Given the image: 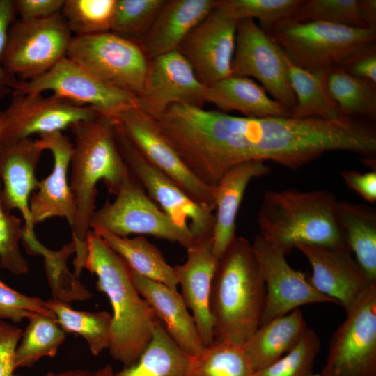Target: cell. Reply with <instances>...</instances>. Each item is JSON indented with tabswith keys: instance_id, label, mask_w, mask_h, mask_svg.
I'll use <instances>...</instances> for the list:
<instances>
[{
	"instance_id": "cell-1",
	"label": "cell",
	"mask_w": 376,
	"mask_h": 376,
	"mask_svg": "<svg viewBox=\"0 0 376 376\" xmlns=\"http://www.w3.org/2000/svg\"><path fill=\"white\" fill-rule=\"evenodd\" d=\"M176 143L190 171L214 187L230 168L249 160L296 169L331 151L373 157L376 130L357 118H252L191 105L179 118Z\"/></svg>"
},
{
	"instance_id": "cell-2",
	"label": "cell",
	"mask_w": 376,
	"mask_h": 376,
	"mask_svg": "<svg viewBox=\"0 0 376 376\" xmlns=\"http://www.w3.org/2000/svg\"><path fill=\"white\" fill-rule=\"evenodd\" d=\"M116 123L115 118L98 115L69 128L75 137L69 182L76 211L71 229L75 248L74 276L77 279L87 255L90 220L96 210V185L102 180L109 192L116 195L129 171L117 145Z\"/></svg>"
},
{
	"instance_id": "cell-3",
	"label": "cell",
	"mask_w": 376,
	"mask_h": 376,
	"mask_svg": "<svg viewBox=\"0 0 376 376\" xmlns=\"http://www.w3.org/2000/svg\"><path fill=\"white\" fill-rule=\"evenodd\" d=\"M86 242L84 268L97 276V288L107 296L113 310L109 353L127 367L150 343L157 319L135 286L125 261L94 230Z\"/></svg>"
},
{
	"instance_id": "cell-4",
	"label": "cell",
	"mask_w": 376,
	"mask_h": 376,
	"mask_svg": "<svg viewBox=\"0 0 376 376\" xmlns=\"http://www.w3.org/2000/svg\"><path fill=\"white\" fill-rule=\"evenodd\" d=\"M265 301V285L251 243L235 236L219 259L212 280L214 340L244 345L259 327Z\"/></svg>"
},
{
	"instance_id": "cell-5",
	"label": "cell",
	"mask_w": 376,
	"mask_h": 376,
	"mask_svg": "<svg viewBox=\"0 0 376 376\" xmlns=\"http://www.w3.org/2000/svg\"><path fill=\"white\" fill-rule=\"evenodd\" d=\"M337 202L325 190L267 191L258 214V235L285 255L299 244H345L336 217Z\"/></svg>"
},
{
	"instance_id": "cell-6",
	"label": "cell",
	"mask_w": 376,
	"mask_h": 376,
	"mask_svg": "<svg viewBox=\"0 0 376 376\" xmlns=\"http://www.w3.org/2000/svg\"><path fill=\"white\" fill-rule=\"evenodd\" d=\"M285 57L308 71L329 74L376 45V29L324 22L283 19L267 33Z\"/></svg>"
},
{
	"instance_id": "cell-7",
	"label": "cell",
	"mask_w": 376,
	"mask_h": 376,
	"mask_svg": "<svg viewBox=\"0 0 376 376\" xmlns=\"http://www.w3.org/2000/svg\"><path fill=\"white\" fill-rule=\"evenodd\" d=\"M113 202L106 201L90 220V228L120 237L148 235L175 242L186 249L197 240L187 229L178 226L150 198L139 181L128 171Z\"/></svg>"
},
{
	"instance_id": "cell-8",
	"label": "cell",
	"mask_w": 376,
	"mask_h": 376,
	"mask_svg": "<svg viewBox=\"0 0 376 376\" xmlns=\"http://www.w3.org/2000/svg\"><path fill=\"white\" fill-rule=\"evenodd\" d=\"M66 57L107 84L136 97L143 91L150 60L140 42L111 31L73 36Z\"/></svg>"
},
{
	"instance_id": "cell-9",
	"label": "cell",
	"mask_w": 376,
	"mask_h": 376,
	"mask_svg": "<svg viewBox=\"0 0 376 376\" xmlns=\"http://www.w3.org/2000/svg\"><path fill=\"white\" fill-rule=\"evenodd\" d=\"M61 13L36 20H15L10 26L2 65L22 81L45 74L66 57L72 38Z\"/></svg>"
},
{
	"instance_id": "cell-10",
	"label": "cell",
	"mask_w": 376,
	"mask_h": 376,
	"mask_svg": "<svg viewBox=\"0 0 376 376\" xmlns=\"http://www.w3.org/2000/svg\"><path fill=\"white\" fill-rule=\"evenodd\" d=\"M115 135L128 169L160 209L178 226L189 230L196 240L212 237L214 209L193 200L172 179L148 162L120 130L117 120Z\"/></svg>"
},
{
	"instance_id": "cell-11",
	"label": "cell",
	"mask_w": 376,
	"mask_h": 376,
	"mask_svg": "<svg viewBox=\"0 0 376 376\" xmlns=\"http://www.w3.org/2000/svg\"><path fill=\"white\" fill-rule=\"evenodd\" d=\"M45 91L113 118L138 107L136 96L107 84L68 57L38 77L18 81L13 93H42Z\"/></svg>"
},
{
	"instance_id": "cell-12",
	"label": "cell",
	"mask_w": 376,
	"mask_h": 376,
	"mask_svg": "<svg viewBox=\"0 0 376 376\" xmlns=\"http://www.w3.org/2000/svg\"><path fill=\"white\" fill-rule=\"evenodd\" d=\"M346 314L319 376H376V285Z\"/></svg>"
},
{
	"instance_id": "cell-13",
	"label": "cell",
	"mask_w": 376,
	"mask_h": 376,
	"mask_svg": "<svg viewBox=\"0 0 376 376\" xmlns=\"http://www.w3.org/2000/svg\"><path fill=\"white\" fill-rule=\"evenodd\" d=\"M230 75L256 79L272 98L293 109L296 99L284 54L254 19L237 22Z\"/></svg>"
},
{
	"instance_id": "cell-14",
	"label": "cell",
	"mask_w": 376,
	"mask_h": 376,
	"mask_svg": "<svg viewBox=\"0 0 376 376\" xmlns=\"http://www.w3.org/2000/svg\"><path fill=\"white\" fill-rule=\"evenodd\" d=\"M115 118L148 162L172 179L193 200L215 209L214 187L205 185L191 173L154 118L138 107L125 110Z\"/></svg>"
},
{
	"instance_id": "cell-15",
	"label": "cell",
	"mask_w": 376,
	"mask_h": 376,
	"mask_svg": "<svg viewBox=\"0 0 376 376\" xmlns=\"http://www.w3.org/2000/svg\"><path fill=\"white\" fill-rule=\"evenodd\" d=\"M251 245L265 285V301L259 327L306 304H338L318 291L303 273L293 269L283 251L259 235Z\"/></svg>"
},
{
	"instance_id": "cell-16",
	"label": "cell",
	"mask_w": 376,
	"mask_h": 376,
	"mask_svg": "<svg viewBox=\"0 0 376 376\" xmlns=\"http://www.w3.org/2000/svg\"><path fill=\"white\" fill-rule=\"evenodd\" d=\"M5 129L1 139L31 138L70 128L73 124L95 118L92 108L75 104L52 94L12 93L8 108L3 111Z\"/></svg>"
},
{
	"instance_id": "cell-17",
	"label": "cell",
	"mask_w": 376,
	"mask_h": 376,
	"mask_svg": "<svg viewBox=\"0 0 376 376\" xmlns=\"http://www.w3.org/2000/svg\"><path fill=\"white\" fill-rule=\"evenodd\" d=\"M206 87L178 51L150 58L137 107L156 119L175 104L203 107Z\"/></svg>"
},
{
	"instance_id": "cell-18",
	"label": "cell",
	"mask_w": 376,
	"mask_h": 376,
	"mask_svg": "<svg viewBox=\"0 0 376 376\" xmlns=\"http://www.w3.org/2000/svg\"><path fill=\"white\" fill-rule=\"evenodd\" d=\"M295 249L305 256L311 265V283L320 293L342 306L346 313L376 285L368 279L345 244H299Z\"/></svg>"
},
{
	"instance_id": "cell-19",
	"label": "cell",
	"mask_w": 376,
	"mask_h": 376,
	"mask_svg": "<svg viewBox=\"0 0 376 376\" xmlns=\"http://www.w3.org/2000/svg\"><path fill=\"white\" fill-rule=\"evenodd\" d=\"M236 27L215 6L180 43L178 51L205 87L230 76Z\"/></svg>"
},
{
	"instance_id": "cell-20",
	"label": "cell",
	"mask_w": 376,
	"mask_h": 376,
	"mask_svg": "<svg viewBox=\"0 0 376 376\" xmlns=\"http://www.w3.org/2000/svg\"><path fill=\"white\" fill-rule=\"evenodd\" d=\"M44 150L31 138L0 139L2 200L9 212L18 210L24 219L22 242L25 247L38 241L34 234L29 201L38 188L36 169Z\"/></svg>"
},
{
	"instance_id": "cell-21",
	"label": "cell",
	"mask_w": 376,
	"mask_h": 376,
	"mask_svg": "<svg viewBox=\"0 0 376 376\" xmlns=\"http://www.w3.org/2000/svg\"><path fill=\"white\" fill-rule=\"evenodd\" d=\"M36 142L43 150L52 152L54 166L50 174L38 182V191L30 198L32 224L35 225L52 217H63L71 228L76 211L68 172L74 144L59 131L40 135Z\"/></svg>"
},
{
	"instance_id": "cell-22",
	"label": "cell",
	"mask_w": 376,
	"mask_h": 376,
	"mask_svg": "<svg viewBox=\"0 0 376 376\" xmlns=\"http://www.w3.org/2000/svg\"><path fill=\"white\" fill-rule=\"evenodd\" d=\"M212 237L197 240L187 249V259L174 266L181 296L191 311L200 338L206 347L214 340V322L210 310L213 277L219 259L212 251Z\"/></svg>"
},
{
	"instance_id": "cell-23",
	"label": "cell",
	"mask_w": 376,
	"mask_h": 376,
	"mask_svg": "<svg viewBox=\"0 0 376 376\" xmlns=\"http://www.w3.org/2000/svg\"><path fill=\"white\" fill-rule=\"evenodd\" d=\"M133 282L175 343L189 357L201 354L205 346L192 315L178 292L130 269Z\"/></svg>"
},
{
	"instance_id": "cell-24",
	"label": "cell",
	"mask_w": 376,
	"mask_h": 376,
	"mask_svg": "<svg viewBox=\"0 0 376 376\" xmlns=\"http://www.w3.org/2000/svg\"><path fill=\"white\" fill-rule=\"evenodd\" d=\"M270 171L266 162L245 161L230 168L215 186L212 251L218 259L236 236V218L247 186Z\"/></svg>"
},
{
	"instance_id": "cell-25",
	"label": "cell",
	"mask_w": 376,
	"mask_h": 376,
	"mask_svg": "<svg viewBox=\"0 0 376 376\" xmlns=\"http://www.w3.org/2000/svg\"><path fill=\"white\" fill-rule=\"evenodd\" d=\"M217 0H165L140 42L150 58L178 50L188 33L216 6Z\"/></svg>"
},
{
	"instance_id": "cell-26",
	"label": "cell",
	"mask_w": 376,
	"mask_h": 376,
	"mask_svg": "<svg viewBox=\"0 0 376 376\" xmlns=\"http://www.w3.org/2000/svg\"><path fill=\"white\" fill-rule=\"evenodd\" d=\"M205 102L214 104L219 111H238L245 117H291L287 107L246 77L230 75L206 87Z\"/></svg>"
},
{
	"instance_id": "cell-27",
	"label": "cell",
	"mask_w": 376,
	"mask_h": 376,
	"mask_svg": "<svg viewBox=\"0 0 376 376\" xmlns=\"http://www.w3.org/2000/svg\"><path fill=\"white\" fill-rule=\"evenodd\" d=\"M308 328L299 308L259 327L243 345L254 370L269 366L292 350Z\"/></svg>"
},
{
	"instance_id": "cell-28",
	"label": "cell",
	"mask_w": 376,
	"mask_h": 376,
	"mask_svg": "<svg viewBox=\"0 0 376 376\" xmlns=\"http://www.w3.org/2000/svg\"><path fill=\"white\" fill-rule=\"evenodd\" d=\"M336 217L345 243L368 279L376 283V213L369 207L338 201Z\"/></svg>"
},
{
	"instance_id": "cell-29",
	"label": "cell",
	"mask_w": 376,
	"mask_h": 376,
	"mask_svg": "<svg viewBox=\"0 0 376 376\" xmlns=\"http://www.w3.org/2000/svg\"><path fill=\"white\" fill-rule=\"evenodd\" d=\"M127 264L130 269L147 279L161 283L178 292V281L174 267L161 251L142 235L120 237L103 230H93Z\"/></svg>"
},
{
	"instance_id": "cell-30",
	"label": "cell",
	"mask_w": 376,
	"mask_h": 376,
	"mask_svg": "<svg viewBox=\"0 0 376 376\" xmlns=\"http://www.w3.org/2000/svg\"><path fill=\"white\" fill-rule=\"evenodd\" d=\"M190 359L157 320L152 338L138 359L113 376H189Z\"/></svg>"
},
{
	"instance_id": "cell-31",
	"label": "cell",
	"mask_w": 376,
	"mask_h": 376,
	"mask_svg": "<svg viewBox=\"0 0 376 376\" xmlns=\"http://www.w3.org/2000/svg\"><path fill=\"white\" fill-rule=\"evenodd\" d=\"M296 103L291 117L337 120L344 118L327 88L328 74L314 73L292 63L284 55Z\"/></svg>"
},
{
	"instance_id": "cell-32",
	"label": "cell",
	"mask_w": 376,
	"mask_h": 376,
	"mask_svg": "<svg viewBox=\"0 0 376 376\" xmlns=\"http://www.w3.org/2000/svg\"><path fill=\"white\" fill-rule=\"evenodd\" d=\"M65 332L81 336L91 352L97 356L111 343L112 314L107 311L88 312L72 309L64 300L53 298L45 301Z\"/></svg>"
},
{
	"instance_id": "cell-33",
	"label": "cell",
	"mask_w": 376,
	"mask_h": 376,
	"mask_svg": "<svg viewBox=\"0 0 376 376\" xmlns=\"http://www.w3.org/2000/svg\"><path fill=\"white\" fill-rule=\"evenodd\" d=\"M327 84L343 116L376 120V83L336 68L328 74Z\"/></svg>"
},
{
	"instance_id": "cell-34",
	"label": "cell",
	"mask_w": 376,
	"mask_h": 376,
	"mask_svg": "<svg viewBox=\"0 0 376 376\" xmlns=\"http://www.w3.org/2000/svg\"><path fill=\"white\" fill-rule=\"evenodd\" d=\"M28 320L15 351V369L30 368L42 357H54L65 340L56 317L35 313Z\"/></svg>"
},
{
	"instance_id": "cell-35",
	"label": "cell",
	"mask_w": 376,
	"mask_h": 376,
	"mask_svg": "<svg viewBox=\"0 0 376 376\" xmlns=\"http://www.w3.org/2000/svg\"><path fill=\"white\" fill-rule=\"evenodd\" d=\"M254 371L243 345L214 340L191 357L189 376H253Z\"/></svg>"
},
{
	"instance_id": "cell-36",
	"label": "cell",
	"mask_w": 376,
	"mask_h": 376,
	"mask_svg": "<svg viewBox=\"0 0 376 376\" xmlns=\"http://www.w3.org/2000/svg\"><path fill=\"white\" fill-rule=\"evenodd\" d=\"M304 0H217L216 5L224 15L237 22L257 19L267 33L278 22L292 18Z\"/></svg>"
},
{
	"instance_id": "cell-37",
	"label": "cell",
	"mask_w": 376,
	"mask_h": 376,
	"mask_svg": "<svg viewBox=\"0 0 376 376\" xmlns=\"http://www.w3.org/2000/svg\"><path fill=\"white\" fill-rule=\"evenodd\" d=\"M116 0H65L61 11L74 36L111 31Z\"/></svg>"
},
{
	"instance_id": "cell-38",
	"label": "cell",
	"mask_w": 376,
	"mask_h": 376,
	"mask_svg": "<svg viewBox=\"0 0 376 376\" xmlns=\"http://www.w3.org/2000/svg\"><path fill=\"white\" fill-rule=\"evenodd\" d=\"M165 0H116L111 31L141 41Z\"/></svg>"
},
{
	"instance_id": "cell-39",
	"label": "cell",
	"mask_w": 376,
	"mask_h": 376,
	"mask_svg": "<svg viewBox=\"0 0 376 376\" xmlns=\"http://www.w3.org/2000/svg\"><path fill=\"white\" fill-rule=\"evenodd\" d=\"M320 349V340L308 328L298 344L275 362L254 371L253 376H313L315 358Z\"/></svg>"
},
{
	"instance_id": "cell-40",
	"label": "cell",
	"mask_w": 376,
	"mask_h": 376,
	"mask_svg": "<svg viewBox=\"0 0 376 376\" xmlns=\"http://www.w3.org/2000/svg\"><path fill=\"white\" fill-rule=\"evenodd\" d=\"M292 19L299 22H324L366 28L361 17L359 0H304Z\"/></svg>"
},
{
	"instance_id": "cell-41",
	"label": "cell",
	"mask_w": 376,
	"mask_h": 376,
	"mask_svg": "<svg viewBox=\"0 0 376 376\" xmlns=\"http://www.w3.org/2000/svg\"><path fill=\"white\" fill-rule=\"evenodd\" d=\"M1 192L0 180V267L16 275L25 274L29 272V264L19 248L22 221L6 210Z\"/></svg>"
},
{
	"instance_id": "cell-42",
	"label": "cell",
	"mask_w": 376,
	"mask_h": 376,
	"mask_svg": "<svg viewBox=\"0 0 376 376\" xmlns=\"http://www.w3.org/2000/svg\"><path fill=\"white\" fill-rule=\"evenodd\" d=\"M35 313L56 317L45 301L19 292L0 279V320H9L19 323Z\"/></svg>"
},
{
	"instance_id": "cell-43",
	"label": "cell",
	"mask_w": 376,
	"mask_h": 376,
	"mask_svg": "<svg viewBox=\"0 0 376 376\" xmlns=\"http://www.w3.org/2000/svg\"><path fill=\"white\" fill-rule=\"evenodd\" d=\"M16 15L14 0H0V100L12 93L18 81L5 70L1 62L8 31Z\"/></svg>"
},
{
	"instance_id": "cell-44",
	"label": "cell",
	"mask_w": 376,
	"mask_h": 376,
	"mask_svg": "<svg viewBox=\"0 0 376 376\" xmlns=\"http://www.w3.org/2000/svg\"><path fill=\"white\" fill-rule=\"evenodd\" d=\"M22 334L20 328L0 320V376H19L14 373L15 354Z\"/></svg>"
},
{
	"instance_id": "cell-45",
	"label": "cell",
	"mask_w": 376,
	"mask_h": 376,
	"mask_svg": "<svg viewBox=\"0 0 376 376\" xmlns=\"http://www.w3.org/2000/svg\"><path fill=\"white\" fill-rule=\"evenodd\" d=\"M65 0H14L17 15L22 20L49 17L61 11Z\"/></svg>"
},
{
	"instance_id": "cell-46",
	"label": "cell",
	"mask_w": 376,
	"mask_h": 376,
	"mask_svg": "<svg viewBox=\"0 0 376 376\" xmlns=\"http://www.w3.org/2000/svg\"><path fill=\"white\" fill-rule=\"evenodd\" d=\"M340 68L354 77L376 83V45L353 56Z\"/></svg>"
},
{
	"instance_id": "cell-47",
	"label": "cell",
	"mask_w": 376,
	"mask_h": 376,
	"mask_svg": "<svg viewBox=\"0 0 376 376\" xmlns=\"http://www.w3.org/2000/svg\"><path fill=\"white\" fill-rule=\"evenodd\" d=\"M345 183L367 202L376 201V171L366 173L356 170H345L340 172Z\"/></svg>"
},
{
	"instance_id": "cell-48",
	"label": "cell",
	"mask_w": 376,
	"mask_h": 376,
	"mask_svg": "<svg viewBox=\"0 0 376 376\" xmlns=\"http://www.w3.org/2000/svg\"><path fill=\"white\" fill-rule=\"evenodd\" d=\"M360 11L366 28L376 29V1L359 0Z\"/></svg>"
},
{
	"instance_id": "cell-49",
	"label": "cell",
	"mask_w": 376,
	"mask_h": 376,
	"mask_svg": "<svg viewBox=\"0 0 376 376\" xmlns=\"http://www.w3.org/2000/svg\"><path fill=\"white\" fill-rule=\"evenodd\" d=\"M93 373L87 370L77 369L60 373H49L46 376H92Z\"/></svg>"
},
{
	"instance_id": "cell-50",
	"label": "cell",
	"mask_w": 376,
	"mask_h": 376,
	"mask_svg": "<svg viewBox=\"0 0 376 376\" xmlns=\"http://www.w3.org/2000/svg\"><path fill=\"white\" fill-rule=\"evenodd\" d=\"M113 373L112 367L107 364L93 372L92 376H113Z\"/></svg>"
},
{
	"instance_id": "cell-51",
	"label": "cell",
	"mask_w": 376,
	"mask_h": 376,
	"mask_svg": "<svg viewBox=\"0 0 376 376\" xmlns=\"http://www.w3.org/2000/svg\"><path fill=\"white\" fill-rule=\"evenodd\" d=\"M5 117L3 111H0V139L3 136L5 129Z\"/></svg>"
}]
</instances>
